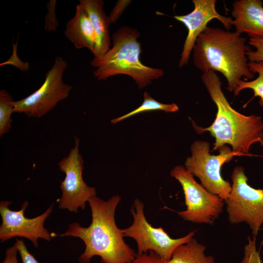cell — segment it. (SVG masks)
Returning a JSON list of instances; mask_svg holds the SVG:
<instances>
[{"mask_svg": "<svg viewBox=\"0 0 263 263\" xmlns=\"http://www.w3.org/2000/svg\"><path fill=\"white\" fill-rule=\"evenodd\" d=\"M231 190L225 200L229 222L233 224L246 223L257 235L263 224V189L252 188L244 168L235 167L231 175Z\"/></svg>", "mask_w": 263, "mask_h": 263, "instance_id": "6", "label": "cell"}, {"mask_svg": "<svg viewBox=\"0 0 263 263\" xmlns=\"http://www.w3.org/2000/svg\"><path fill=\"white\" fill-rule=\"evenodd\" d=\"M75 147L67 157L57 163L59 169L65 173L60 185L62 195L57 200L58 207L77 213L78 208L84 210L86 203L96 196L95 188L88 186L82 178L84 161L79 152L80 140L75 136Z\"/></svg>", "mask_w": 263, "mask_h": 263, "instance_id": "10", "label": "cell"}, {"mask_svg": "<svg viewBox=\"0 0 263 263\" xmlns=\"http://www.w3.org/2000/svg\"><path fill=\"white\" fill-rule=\"evenodd\" d=\"M193 10L185 15L175 16L173 18L183 23L188 29V35L185 40L178 67L187 65L190 53L198 36L208 26L207 24L214 19H218L226 30L231 28V17L219 14L215 8L216 0H193Z\"/></svg>", "mask_w": 263, "mask_h": 263, "instance_id": "12", "label": "cell"}, {"mask_svg": "<svg viewBox=\"0 0 263 263\" xmlns=\"http://www.w3.org/2000/svg\"><path fill=\"white\" fill-rule=\"evenodd\" d=\"M144 205L135 199L131 212L133 223L129 227L122 229L124 237L133 238L137 244L138 254L152 251L164 260L169 262L174 250L179 245L188 242L194 236L192 231L183 237L172 239L161 227H154L148 223L144 212Z\"/></svg>", "mask_w": 263, "mask_h": 263, "instance_id": "7", "label": "cell"}, {"mask_svg": "<svg viewBox=\"0 0 263 263\" xmlns=\"http://www.w3.org/2000/svg\"><path fill=\"white\" fill-rule=\"evenodd\" d=\"M170 175L178 181L184 193L187 209L178 215L187 221L212 225L222 212L225 201L198 183L182 166L174 167Z\"/></svg>", "mask_w": 263, "mask_h": 263, "instance_id": "8", "label": "cell"}, {"mask_svg": "<svg viewBox=\"0 0 263 263\" xmlns=\"http://www.w3.org/2000/svg\"><path fill=\"white\" fill-rule=\"evenodd\" d=\"M190 150L191 156L188 157L185 163L186 169L199 178L201 185L209 192L224 201L227 199L231 185L222 177L221 169L224 163L239 155L226 145L218 150V155H212L210 153L209 143L201 140L194 141Z\"/></svg>", "mask_w": 263, "mask_h": 263, "instance_id": "5", "label": "cell"}, {"mask_svg": "<svg viewBox=\"0 0 263 263\" xmlns=\"http://www.w3.org/2000/svg\"><path fill=\"white\" fill-rule=\"evenodd\" d=\"M12 202L3 201L0 202V214L2 223L0 225V242L3 243L13 237H23L29 240L33 245L38 246V239L42 238L50 241L56 236L54 233H50L44 226L46 219L53 211L54 204L40 215L28 218L24 215L29 202L25 201L19 211H13L9 208Z\"/></svg>", "mask_w": 263, "mask_h": 263, "instance_id": "11", "label": "cell"}, {"mask_svg": "<svg viewBox=\"0 0 263 263\" xmlns=\"http://www.w3.org/2000/svg\"><path fill=\"white\" fill-rule=\"evenodd\" d=\"M144 100L140 106L134 110L111 120L113 124H116L123 120L142 113L161 110L167 113H173L179 110L178 106L175 103L164 104L153 99L148 92L144 93Z\"/></svg>", "mask_w": 263, "mask_h": 263, "instance_id": "17", "label": "cell"}, {"mask_svg": "<svg viewBox=\"0 0 263 263\" xmlns=\"http://www.w3.org/2000/svg\"><path fill=\"white\" fill-rule=\"evenodd\" d=\"M19 252L17 243L8 248L5 252V257L1 263H18L17 254Z\"/></svg>", "mask_w": 263, "mask_h": 263, "instance_id": "27", "label": "cell"}, {"mask_svg": "<svg viewBox=\"0 0 263 263\" xmlns=\"http://www.w3.org/2000/svg\"><path fill=\"white\" fill-rule=\"evenodd\" d=\"M132 2L130 0H118L108 16L110 23H115Z\"/></svg>", "mask_w": 263, "mask_h": 263, "instance_id": "24", "label": "cell"}, {"mask_svg": "<svg viewBox=\"0 0 263 263\" xmlns=\"http://www.w3.org/2000/svg\"><path fill=\"white\" fill-rule=\"evenodd\" d=\"M56 0H50L46 4L47 11L44 18V26L47 32H56L59 26L56 14Z\"/></svg>", "mask_w": 263, "mask_h": 263, "instance_id": "20", "label": "cell"}, {"mask_svg": "<svg viewBox=\"0 0 263 263\" xmlns=\"http://www.w3.org/2000/svg\"><path fill=\"white\" fill-rule=\"evenodd\" d=\"M18 39L15 43L13 42L12 54L11 57L6 61L0 63V66L11 65L19 68L23 72H27L30 69V65L28 62L22 61L19 57L17 54Z\"/></svg>", "mask_w": 263, "mask_h": 263, "instance_id": "22", "label": "cell"}, {"mask_svg": "<svg viewBox=\"0 0 263 263\" xmlns=\"http://www.w3.org/2000/svg\"><path fill=\"white\" fill-rule=\"evenodd\" d=\"M248 244L244 247V256L241 263H262L256 248L255 238H248Z\"/></svg>", "mask_w": 263, "mask_h": 263, "instance_id": "23", "label": "cell"}, {"mask_svg": "<svg viewBox=\"0 0 263 263\" xmlns=\"http://www.w3.org/2000/svg\"><path fill=\"white\" fill-rule=\"evenodd\" d=\"M202 81L210 96L217 106L216 118L212 124L206 128H194L199 133L208 132L215 138L214 150L226 144L239 155L248 154L250 146L259 143L263 146V121L261 117L251 114L246 116L235 110L230 105L222 89V82L215 71L203 72Z\"/></svg>", "mask_w": 263, "mask_h": 263, "instance_id": "2", "label": "cell"}, {"mask_svg": "<svg viewBox=\"0 0 263 263\" xmlns=\"http://www.w3.org/2000/svg\"><path fill=\"white\" fill-rule=\"evenodd\" d=\"M16 241L22 263H39L35 257L28 251L22 239L17 238Z\"/></svg>", "mask_w": 263, "mask_h": 263, "instance_id": "26", "label": "cell"}, {"mask_svg": "<svg viewBox=\"0 0 263 263\" xmlns=\"http://www.w3.org/2000/svg\"><path fill=\"white\" fill-rule=\"evenodd\" d=\"M206 247L193 237L188 242L178 246L173 252L169 263H214L211 256L204 253Z\"/></svg>", "mask_w": 263, "mask_h": 263, "instance_id": "16", "label": "cell"}, {"mask_svg": "<svg viewBox=\"0 0 263 263\" xmlns=\"http://www.w3.org/2000/svg\"><path fill=\"white\" fill-rule=\"evenodd\" d=\"M140 33L127 26L120 27L112 36L113 46L100 58H93L90 65L95 68L93 74L99 80L117 75L132 77L139 89L151 84L164 75L163 70L143 64L140 59Z\"/></svg>", "mask_w": 263, "mask_h": 263, "instance_id": "4", "label": "cell"}, {"mask_svg": "<svg viewBox=\"0 0 263 263\" xmlns=\"http://www.w3.org/2000/svg\"><path fill=\"white\" fill-rule=\"evenodd\" d=\"M241 35L207 26L197 38L192 50L195 67L203 72H220L227 80L230 92L237 88L242 77L247 80L255 75L249 69L246 55L251 47Z\"/></svg>", "mask_w": 263, "mask_h": 263, "instance_id": "3", "label": "cell"}, {"mask_svg": "<svg viewBox=\"0 0 263 263\" xmlns=\"http://www.w3.org/2000/svg\"><path fill=\"white\" fill-rule=\"evenodd\" d=\"M12 97L4 89L0 91V136L8 132L11 128V114L14 112Z\"/></svg>", "mask_w": 263, "mask_h": 263, "instance_id": "19", "label": "cell"}, {"mask_svg": "<svg viewBox=\"0 0 263 263\" xmlns=\"http://www.w3.org/2000/svg\"><path fill=\"white\" fill-rule=\"evenodd\" d=\"M149 253L137 254L135 259L130 263H169L152 251Z\"/></svg>", "mask_w": 263, "mask_h": 263, "instance_id": "25", "label": "cell"}, {"mask_svg": "<svg viewBox=\"0 0 263 263\" xmlns=\"http://www.w3.org/2000/svg\"><path fill=\"white\" fill-rule=\"evenodd\" d=\"M261 0H237L232 3L231 15L236 32L249 38H263V6Z\"/></svg>", "mask_w": 263, "mask_h": 263, "instance_id": "13", "label": "cell"}, {"mask_svg": "<svg viewBox=\"0 0 263 263\" xmlns=\"http://www.w3.org/2000/svg\"><path fill=\"white\" fill-rule=\"evenodd\" d=\"M121 200L114 195L105 201L94 196L88 202L92 212V222L83 227L78 222L70 224L61 236L80 238L85 244L84 252L79 257L80 263H90L95 256L100 257L102 263H130L137 253L123 239L122 229L115 223L116 208Z\"/></svg>", "mask_w": 263, "mask_h": 263, "instance_id": "1", "label": "cell"}, {"mask_svg": "<svg viewBox=\"0 0 263 263\" xmlns=\"http://www.w3.org/2000/svg\"><path fill=\"white\" fill-rule=\"evenodd\" d=\"M248 43L255 49L246 52V55L249 62L263 61V38H249Z\"/></svg>", "mask_w": 263, "mask_h": 263, "instance_id": "21", "label": "cell"}, {"mask_svg": "<svg viewBox=\"0 0 263 263\" xmlns=\"http://www.w3.org/2000/svg\"><path fill=\"white\" fill-rule=\"evenodd\" d=\"M67 67V62L62 57H56L39 88L28 96L14 101V112L40 118L52 110L59 102L66 99L73 89L71 85L64 83L62 78Z\"/></svg>", "mask_w": 263, "mask_h": 263, "instance_id": "9", "label": "cell"}, {"mask_svg": "<svg viewBox=\"0 0 263 263\" xmlns=\"http://www.w3.org/2000/svg\"><path fill=\"white\" fill-rule=\"evenodd\" d=\"M79 4L87 13L95 35L94 58H101L110 49L111 39L109 30L110 22L106 14L102 0H79Z\"/></svg>", "mask_w": 263, "mask_h": 263, "instance_id": "14", "label": "cell"}, {"mask_svg": "<svg viewBox=\"0 0 263 263\" xmlns=\"http://www.w3.org/2000/svg\"><path fill=\"white\" fill-rule=\"evenodd\" d=\"M248 67L251 72L254 74L257 73L258 76L255 79L249 81L242 80L240 81L237 88L233 91L234 94L237 96L242 90L250 89L254 92V97H260L259 104L263 107V61L249 62Z\"/></svg>", "mask_w": 263, "mask_h": 263, "instance_id": "18", "label": "cell"}, {"mask_svg": "<svg viewBox=\"0 0 263 263\" xmlns=\"http://www.w3.org/2000/svg\"><path fill=\"white\" fill-rule=\"evenodd\" d=\"M64 35L75 49L86 48L94 53V31L87 13L79 4L76 6L74 16L67 21Z\"/></svg>", "mask_w": 263, "mask_h": 263, "instance_id": "15", "label": "cell"}]
</instances>
